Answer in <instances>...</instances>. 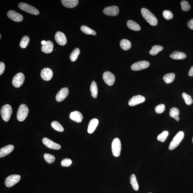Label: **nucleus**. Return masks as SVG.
Masks as SVG:
<instances>
[{
    "mask_svg": "<svg viewBox=\"0 0 193 193\" xmlns=\"http://www.w3.org/2000/svg\"><path fill=\"white\" fill-rule=\"evenodd\" d=\"M141 13L143 17L151 25L155 26L158 24V19L148 9L142 8L141 10Z\"/></svg>",
    "mask_w": 193,
    "mask_h": 193,
    "instance_id": "obj_1",
    "label": "nucleus"
},
{
    "mask_svg": "<svg viewBox=\"0 0 193 193\" xmlns=\"http://www.w3.org/2000/svg\"><path fill=\"white\" fill-rule=\"evenodd\" d=\"M29 112L28 108L25 104H22L19 107L17 117L18 121L22 122L25 120Z\"/></svg>",
    "mask_w": 193,
    "mask_h": 193,
    "instance_id": "obj_2",
    "label": "nucleus"
},
{
    "mask_svg": "<svg viewBox=\"0 0 193 193\" xmlns=\"http://www.w3.org/2000/svg\"><path fill=\"white\" fill-rule=\"evenodd\" d=\"M184 133L183 131L178 132L171 142L169 146V150H172L176 148L181 142L184 137Z\"/></svg>",
    "mask_w": 193,
    "mask_h": 193,
    "instance_id": "obj_3",
    "label": "nucleus"
},
{
    "mask_svg": "<svg viewBox=\"0 0 193 193\" xmlns=\"http://www.w3.org/2000/svg\"><path fill=\"white\" fill-rule=\"evenodd\" d=\"M12 108L8 104L4 105L1 108V113L2 119L4 121L8 122L12 113Z\"/></svg>",
    "mask_w": 193,
    "mask_h": 193,
    "instance_id": "obj_4",
    "label": "nucleus"
},
{
    "mask_svg": "<svg viewBox=\"0 0 193 193\" xmlns=\"http://www.w3.org/2000/svg\"><path fill=\"white\" fill-rule=\"evenodd\" d=\"M18 7L22 10L33 15H38L40 14V12L38 9L26 3H19L18 4Z\"/></svg>",
    "mask_w": 193,
    "mask_h": 193,
    "instance_id": "obj_5",
    "label": "nucleus"
},
{
    "mask_svg": "<svg viewBox=\"0 0 193 193\" xmlns=\"http://www.w3.org/2000/svg\"><path fill=\"white\" fill-rule=\"evenodd\" d=\"M112 150L114 156L118 157L120 155L121 144L119 138H116L113 140L112 143Z\"/></svg>",
    "mask_w": 193,
    "mask_h": 193,
    "instance_id": "obj_6",
    "label": "nucleus"
},
{
    "mask_svg": "<svg viewBox=\"0 0 193 193\" xmlns=\"http://www.w3.org/2000/svg\"><path fill=\"white\" fill-rule=\"evenodd\" d=\"M21 180V176L18 175L9 176L6 178L5 184L7 187H10L17 184Z\"/></svg>",
    "mask_w": 193,
    "mask_h": 193,
    "instance_id": "obj_7",
    "label": "nucleus"
},
{
    "mask_svg": "<svg viewBox=\"0 0 193 193\" xmlns=\"http://www.w3.org/2000/svg\"><path fill=\"white\" fill-rule=\"evenodd\" d=\"M24 74L22 73H18L13 78L12 84L15 88H19L24 83Z\"/></svg>",
    "mask_w": 193,
    "mask_h": 193,
    "instance_id": "obj_8",
    "label": "nucleus"
},
{
    "mask_svg": "<svg viewBox=\"0 0 193 193\" xmlns=\"http://www.w3.org/2000/svg\"><path fill=\"white\" fill-rule=\"evenodd\" d=\"M149 62L146 60L139 61L133 64L131 66V69L133 71H140L149 67Z\"/></svg>",
    "mask_w": 193,
    "mask_h": 193,
    "instance_id": "obj_9",
    "label": "nucleus"
},
{
    "mask_svg": "<svg viewBox=\"0 0 193 193\" xmlns=\"http://www.w3.org/2000/svg\"><path fill=\"white\" fill-rule=\"evenodd\" d=\"M103 78L106 83L110 86L114 84L115 81V76L110 72L107 71L103 75Z\"/></svg>",
    "mask_w": 193,
    "mask_h": 193,
    "instance_id": "obj_10",
    "label": "nucleus"
},
{
    "mask_svg": "<svg viewBox=\"0 0 193 193\" xmlns=\"http://www.w3.org/2000/svg\"><path fill=\"white\" fill-rule=\"evenodd\" d=\"M103 12L105 15L108 16H115L119 14V9L116 6H110L104 9Z\"/></svg>",
    "mask_w": 193,
    "mask_h": 193,
    "instance_id": "obj_11",
    "label": "nucleus"
},
{
    "mask_svg": "<svg viewBox=\"0 0 193 193\" xmlns=\"http://www.w3.org/2000/svg\"><path fill=\"white\" fill-rule=\"evenodd\" d=\"M43 144L48 148L59 150L61 149L60 144H57L47 138L45 137L42 140Z\"/></svg>",
    "mask_w": 193,
    "mask_h": 193,
    "instance_id": "obj_12",
    "label": "nucleus"
},
{
    "mask_svg": "<svg viewBox=\"0 0 193 193\" xmlns=\"http://www.w3.org/2000/svg\"><path fill=\"white\" fill-rule=\"evenodd\" d=\"M8 17L16 22H21L23 20V17L19 13L13 10H10L7 14Z\"/></svg>",
    "mask_w": 193,
    "mask_h": 193,
    "instance_id": "obj_13",
    "label": "nucleus"
},
{
    "mask_svg": "<svg viewBox=\"0 0 193 193\" xmlns=\"http://www.w3.org/2000/svg\"><path fill=\"white\" fill-rule=\"evenodd\" d=\"M145 101V98L141 95L134 96L129 101L128 105L131 106H134L142 103Z\"/></svg>",
    "mask_w": 193,
    "mask_h": 193,
    "instance_id": "obj_14",
    "label": "nucleus"
},
{
    "mask_svg": "<svg viewBox=\"0 0 193 193\" xmlns=\"http://www.w3.org/2000/svg\"><path fill=\"white\" fill-rule=\"evenodd\" d=\"M69 93V90L67 88L65 87L61 89L57 93L56 99L57 102H60L65 100L67 96Z\"/></svg>",
    "mask_w": 193,
    "mask_h": 193,
    "instance_id": "obj_15",
    "label": "nucleus"
},
{
    "mask_svg": "<svg viewBox=\"0 0 193 193\" xmlns=\"http://www.w3.org/2000/svg\"><path fill=\"white\" fill-rule=\"evenodd\" d=\"M53 74L50 68H46L42 70L40 74L42 78L46 81L51 80L52 78Z\"/></svg>",
    "mask_w": 193,
    "mask_h": 193,
    "instance_id": "obj_16",
    "label": "nucleus"
},
{
    "mask_svg": "<svg viewBox=\"0 0 193 193\" xmlns=\"http://www.w3.org/2000/svg\"><path fill=\"white\" fill-rule=\"evenodd\" d=\"M56 42L59 45L64 46L67 43V40L66 35L62 32H57L55 35Z\"/></svg>",
    "mask_w": 193,
    "mask_h": 193,
    "instance_id": "obj_17",
    "label": "nucleus"
},
{
    "mask_svg": "<svg viewBox=\"0 0 193 193\" xmlns=\"http://www.w3.org/2000/svg\"><path fill=\"white\" fill-rule=\"evenodd\" d=\"M14 146L12 145H8L0 149V158L6 156L14 150Z\"/></svg>",
    "mask_w": 193,
    "mask_h": 193,
    "instance_id": "obj_18",
    "label": "nucleus"
},
{
    "mask_svg": "<svg viewBox=\"0 0 193 193\" xmlns=\"http://www.w3.org/2000/svg\"><path fill=\"white\" fill-rule=\"evenodd\" d=\"M69 117L72 120L78 123L81 122L83 119V115L80 112L78 111L72 112L69 115Z\"/></svg>",
    "mask_w": 193,
    "mask_h": 193,
    "instance_id": "obj_19",
    "label": "nucleus"
},
{
    "mask_svg": "<svg viewBox=\"0 0 193 193\" xmlns=\"http://www.w3.org/2000/svg\"><path fill=\"white\" fill-rule=\"evenodd\" d=\"M99 124V121L96 119H93L90 121L89 124L87 131L89 133L91 134L95 130Z\"/></svg>",
    "mask_w": 193,
    "mask_h": 193,
    "instance_id": "obj_20",
    "label": "nucleus"
},
{
    "mask_svg": "<svg viewBox=\"0 0 193 193\" xmlns=\"http://www.w3.org/2000/svg\"><path fill=\"white\" fill-rule=\"evenodd\" d=\"M53 47L52 42L48 40L46 44L42 45L41 50L43 52L46 53H49L52 52Z\"/></svg>",
    "mask_w": 193,
    "mask_h": 193,
    "instance_id": "obj_21",
    "label": "nucleus"
},
{
    "mask_svg": "<svg viewBox=\"0 0 193 193\" xmlns=\"http://www.w3.org/2000/svg\"><path fill=\"white\" fill-rule=\"evenodd\" d=\"M62 4L68 8H73L78 4L79 1L78 0H62Z\"/></svg>",
    "mask_w": 193,
    "mask_h": 193,
    "instance_id": "obj_22",
    "label": "nucleus"
},
{
    "mask_svg": "<svg viewBox=\"0 0 193 193\" xmlns=\"http://www.w3.org/2000/svg\"><path fill=\"white\" fill-rule=\"evenodd\" d=\"M169 57L174 60H183L186 57V55L183 52L176 51L173 52Z\"/></svg>",
    "mask_w": 193,
    "mask_h": 193,
    "instance_id": "obj_23",
    "label": "nucleus"
},
{
    "mask_svg": "<svg viewBox=\"0 0 193 193\" xmlns=\"http://www.w3.org/2000/svg\"><path fill=\"white\" fill-rule=\"evenodd\" d=\"M128 27L132 30L134 31H140L141 30L140 26L139 25L135 22L129 20L127 23Z\"/></svg>",
    "mask_w": 193,
    "mask_h": 193,
    "instance_id": "obj_24",
    "label": "nucleus"
},
{
    "mask_svg": "<svg viewBox=\"0 0 193 193\" xmlns=\"http://www.w3.org/2000/svg\"><path fill=\"white\" fill-rule=\"evenodd\" d=\"M179 110L176 107L171 108L169 110V116L171 117L174 118L177 121H179Z\"/></svg>",
    "mask_w": 193,
    "mask_h": 193,
    "instance_id": "obj_25",
    "label": "nucleus"
},
{
    "mask_svg": "<svg viewBox=\"0 0 193 193\" xmlns=\"http://www.w3.org/2000/svg\"><path fill=\"white\" fill-rule=\"evenodd\" d=\"M120 46L122 49L127 51L131 48V43L128 40L123 39L120 42Z\"/></svg>",
    "mask_w": 193,
    "mask_h": 193,
    "instance_id": "obj_26",
    "label": "nucleus"
},
{
    "mask_svg": "<svg viewBox=\"0 0 193 193\" xmlns=\"http://www.w3.org/2000/svg\"><path fill=\"white\" fill-rule=\"evenodd\" d=\"M90 91H91L92 96L94 99L97 97L98 88L97 85L94 81H93L90 86Z\"/></svg>",
    "mask_w": 193,
    "mask_h": 193,
    "instance_id": "obj_27",
    "label": "nucleus"
},
{
    "mask_svg": "<svg viewBox=\"0 0 193 193\" xmlns=\"http://www.w3.org/2000/svg\"><path fill=\"white\" fill-rule=\"evenodd\" d=\"M131 184L133 189L135 191H138L139 189V185L136 179V176L135 174H132L130 178Z\"/></svg>",
    "mask_w": 193,
    "mask_h": 193,
    "instance_id": "obj_28",
    "label": "nucleus"
},
{
    "mask_svg": "<svg viewBox=\"0 0 193 193\" xmlns=\"http://www.w3.org/2000/svg\"><path fill=\"white\" fill-rule=\"evenodd\" d=\"M175 74L174 73H169L165 75L163 77V79L166 83L169 84L173 81L175 78Z\"/></svg>",
    "mask_w": 193,
    "mask_h": 193,
    "instance_id": "obj_29",
    "label": "nucleus"
},
{
    "mask_svg": "<svg viewBox=\"0 0 193 193\" xmlns=\"http://www.w3.org/2000/svg\"><path fill=\"white\" fill-rule=\"evenodd\" d=\"M81 30L83 33L86 34V35H96L95 31L89 28L87 26H82L81 27Z\"/></svg>",
    "mask_w": 193,
    "mask_h": 193,
    "instance_id": "obj_30",
    "label": "nucleus"
},
{
    "mask_svg": "<svg viewBox=\"0 0 193 193\" xmlns=\"http://www.w3.org/2000/svg\"><path fill=\"white\" fill-rule=\"evenodd\" d=\"M163 47L160 45H155L152 47L151 49L149 51V53L151 55L155 56L162 50Z\"/></svg>",
    "mask_w": 193,
    "mask_h": 193,
    "instance_id": "obj_31",
    "label": "nucleus"
},
{
    "mask_svg": "<svg viewBox=\"0 0 193 193\" xmlns=\"http://www.w3.org/2000/svg\"><path fill=\"white\" fill-rule=\"evenodd\" d=\"M80 50L79 48H76L70 55V59L71 61L74 62L77 60L79 54H80Z\"/></svg>",
    "mask_w": 193,
    "mask_h": 193,
    "instance_id": "obj_32",
    "label": "nucleus"
},
{
    "mask_svg": "<svg viewBox=\"0 0 193 193\" xmlns=\"http://www.w3.org/2000/svg\"><path fill=\"white\" fill-rule=\"evenodd\" d=\"M51 126L54 130L57 131L62 132L64 131V128L61 124L56 121H53L51 123Z\"/></svg>",
    "mask_w": 193,
    "mask_h": 193,
    "instance_id": "obj_33",
    "label": "nucleus"
},
{
    "mask_svg": "<svg viewBox=\"0 0 193 193\" xmlns=\"http://www.w3.org/2000/svg\"><path fill=\"white\" fill-rule=\"evenodd\" d=\"M29 38L28 36H24L21 40L20 43V46L22 48H26L27 47L29 42Z\"/></svg>",
    "mask_w": 193,
    "mask_h": 193,
    "instance_id": "obj_34",
    "label": "nucleus"
},
{
    "mask_svg": "<svg viewBox=\"0 0 193 193\" xmlns=\"http://www.w3.org/2000/svg\"><path fill=\"white\" fill-rule=\"evenodd\" d=\"M169 135V132L167 131H165L158 135V137H157V139L158 141L161 142H164L166 141V138H167Z\"/></svg>",
    "mask_w": 193,
    "mask_h": 193,
    "instance_id": "obj_35",
    "label": "nucleus"
},
{
    "mask_svg": "<svg viewBox=\"0 0 193 193\" xmlns=\"http://www.w3.org/2000/svg\"><path fill=\"white\" fill-rule=\"evenodd\" d=\"M182 96L185 101V103L187 105H190L192 103L193 100L192 97L189 95L186 94V93H183Z\"/></svg>",
    "mask_w": 193,
    "mask_h": 193,
    "instance_id": "obj_36",
    "label": "nucleus"
},
{
    "mask_svg": "<svg viewBox=\"0 0 193 193\" xmlns=\"http://www.w3.org/2000/svg\"><path fill=\"white\" fill-rule=\"evenodd\" d=\"M44 158L46 161L48 163L51 164L55 161V157L51 154L45 153L44 155Z\"/></svg>",
    "mask_w": 193,
    "mask_h": 193,
    "instance_id": "obj_37",
    "label": "nucleus"
},
{
    "mask_svg": "<svg viewBox=\"0 0 193 193\" xmlns=\"http://www.w3.org/2000/svg\"><path fill=\"white\" fill-rule=\"evenodd\" d=\"M182 10L185 12L188 11L191 8V6L187 1H183L181 2Z\"/></svg>",
    "mask_w": 193,
    "mask_h": 193,
    "instance_id": "obj_38",
    "label": "nucleus"
},
{
    "mask_svg": "<svg viewBox=\"0 0 193 193\" xmlns=\"http://www.w3.org/2000/svg\"><path fill=\"white\" fill-rule=\"evenodd\" d=\"M165 110V106L164 104H160L156 107L155 110L156 112L160 114L164 112Z\"/></svg>",
    "mask_w": 193,
    "mask_h": 193,
    "instance_id": "obj_39",
    "label": "nucleus"
},
{
    "mask_svg": "<svg viewBox=\"0 0 193 193\" xmlns=\"http://www.w3.org/2000/svg\"><path fill=\"white\" fill-rule=\"evenodd\" d=\"M163 15L166 20L172 19L173 18V15L172 13L169 10H164L163 12Z\"/></svg>",
    "mask_w": 193,
    "mask_h": 193,
    "instance_id": "obj_40",
    "label": "nucleus"
},
{
    "mask_svg": "<svg viewBox=\"0 0 193 193\" xmlns=\"http://www.w3.org/2000/svg\"><path fill=\"white\" fill-rule=\"evenodd\" d=\"M72 163L71 160L69 158H65L62 160L61 165L63 167H69Z\"/></svg>",
    "mask_w": 193,
    "mask_h": 193,
    "instance_id": "obj_41",
    "label": "nucleus"
},
{
    "mask_svg": "<svg viewBox=\"0 0 193 193\" xmlns=\"http://www.w3.org/2000/svg\"><path fill=\"white\" fill-rule=\"evenodd\" d=\"M5 68V65L4 63L2 62H0V75H1L4 73Z\"/></svg>",
    "mask_w": 193,
    "mask_h": 193,
    "instance_id": "obj_42",
    "label": "nucleus"
},
{
    "mask_svg": "<svg viewBox=\"0 0 193 193\" xmlns=\"http://www.w3.org/2000/svg\"><path fill=\"white\" fill-rule=\"evenodd\" d=\"M187 26L189 28L193 30V19L188 22Z\"/></svg>",
    "mask_w": 193,
    "mask_h": 193,
    "instance_id": "obj_43",
    "label": "nucleus"
},
{
    "mask_svg": "<svg viewBox=\"0 0 193 193\" xmlns=\"http://www.w3.org/2000/svg\"><path fill=\"white\" fill-rule=\"evenodd\" d=\"M189 75L190 76H193V66L191 67L189 72Z\"/></svg>",
    "mask_w": 193,
    "mask_h": 193,
    "instance_id": "obj_44",
    "label": "nucleus"
},
{
    "mask_svg": "<svg viewBox=\"0 0 193 193\" xmlns=\"http://www.w3.org/2000/svg\"><path fill=\"white\" fill-rule=\"evenodd\" d=\"M47 43V41H45V40H43V41H42L41 42V44L42 45H45Z\"/></svg>",
    "mask_w": 193,
    "mask_h": 193,
    "instance_id": "obj_45",
    "label": "nucleus"
},
{
    "mask_svg": "<svg viewBox=\"0 0 193 193\" xmlns=\"http://www.w3.org/2000/svg\"><path fill=\"white\" fill-rule=\"evenodd\" d=\"M1 35H0V39H1Z\"/></svg>",
    "mask_w": 193,
    "mask_h": 193,
    "instance_id": "obj_46",
    "label": "nucleus"
},
{
    "mask_svg": "<svg viewBox=\"0 0 193 193\" xmlns=\"http://www.w3.org/2000/svg\"><path fill=\"white\" fill-rule=\"evenodd\" d=\"M192 142H193V138H192Z\"/></svg>",
    "mask_w": 193,
    "mask_h": 193,
    "instance_id": "obj_47",
    "label": "nucleus"
},
{
    "mask_svg": "<svg viewBox=\"0 0 193 193\" xmlns=\"http://www.w3.org/2000/svg\"></svg>",
    "mask_w": 193,
    "mask_h": 193,
    "instance_id": "obj_48",
    "label": "nucleus"
}]
</instances>
